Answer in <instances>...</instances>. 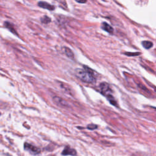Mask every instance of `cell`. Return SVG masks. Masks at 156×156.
I'll return each mask as SVG.
<instances>
[{
    "label": "cell",
    "instance_id": "1",
    "mask_svg": "<svg viewBox=\"0 0 156 156\" xmlns=\"http://www.w3.org/2000/svg\"><path fill=\"white\" fill-rule=\"evenodd\" d=\"M84 69L77 68L75 70V75L81 80L88 83H94L96 79L91 73L93 71L89 68L84 66Z\"/></svg>",
    "mask_w": 156,
    "mask_h": 156
},
{
    "label": "cell",
    "instance_id": "2",
    "mask_svg": "<svg viewBox=\"0 0 156 156\" xmlns=\"http://www.w3.org/2000/svg\"><path fill=\"white\" fill-rule=\"evenodd\" d=\"M99 88L101 93L107 97L110 103L114 105H116V101L112 94V90L109 85L106 82H102L99 85Z\"/></svg>",
    "mask_w": 156,
    "mask_h": 156
},
{
    "label": "cell",
    "instance_id": "3",
    "mask_svg": "<svg viewBox=\"0 0 156 156\" xmlns=\"http://www.w3.org/2000/svg\"><path fill=\"white\" fill-rule=\"evenodd\" d=\"M24 147L25 150L29 151L30 153H31L32 154H37L40 152V149L37 147H36L31 144L25 143Z\"/></svg>",
    "mask_w": 156,
    "mask_h": 156
},
{
    "label": "cell",
    "instance_id": "4",
    "mask_svg": "<svg viewBox=\"0 0 156 156\" xmlns=\"http://www.w3.org/2000/svg\"><path fill=\"white\" fill-rule=\"evenodd\" d=\"M52 100L54 101V102L58 106L60 107H68V103L63 99L61 98L60 97H58V96H54L52 98Z\"/></svg>",
    "mask_w": 156,
    "mask_h": 156
},
{
    "label": "cell",
    "instance_id": "5",
    "mask_svg": "<svg viewBox=\"0 0 156 156\" xmlns=\"http://www.w3.org/2000/svg\"><path fill=\"white\" fill-rule=\"evenodd\" d=\"M38 5L41 8L49 10H54L55 9V6L52 5L44 1H40L38 2Z\"/></svg>",
    "mask_w": 156,
    "mask_h": 156
},
{
    "label": "cell",
    "instance_id": "6",
    "mask_svg": "<svg viewBox=\"0 0 156 156\" xmlns=\"http://www.w3.org/2000/svg\"><path fill=\"white\" fill-rule=\"evenodd\" d=\"M76 154V151L74 149L71 148L69 146L65 147L63 151L62 152L63 155H75Z\"/></svg>",
    "mask_w": 156,
    "mask_h": 156
},
{
    "label": "cell",
    "instance_id": "7",
    "mask_svg": "<svg viewBox=\"0 0 156 156\" xmlns=\"http://www.w3.org/2000/svg\"><path fill=\"white\" fill-rule=\"evenodd\" d=\"M62 51L63 52V53L68 57H69V58L71 59H73L74 57V53L72 51V50L68 48V47H66V46H64L62 48Z\"/></svg>",
    "mask_w": 156,
    "mask_h": 156
},
{
    "label": "cell",
    "instance_id": "8",
    "mask_svg": "<svg viewBox=\"0 0 156 156\" xmlns=\"http://www.w3.org/2000/svg\"><path fill=\"white\" fill-rule=\"evenodd\" d=\"M101 29L109 34H112L113 32V28L106 22H103L101 24Z\"/></svg>",
    "mask_w": 156,
    "mask_h": 156
},
{
    "label": "cell",
    "instance_id": "9",
    "mask_svg": "<svg viewBox=\"0 0 156 156\" xmlns=\"http://www.w3.org/2000/svg\"><path fill=\"white\" fill-rule=\"evenodd\" d=\"M4 27H5L7 29H9L11 32H12L13 34H14L16 35H18V33L16 32V30L15 29V27L13 25V24H12L11 23L9 22V21H5L4 23Z\"/></svg>",
    "mask_w": 156,
    "mask_h": 156
},
{
    "label": "cell",
    "instance_id": "10",
    "mask_svg": "<svg viewBox=\"0 0 156 156\" xmlns=\"http://www.w3.org/2000/svg\"><path fill=\"white\" fill-rule=\"evenodd\" d=\"M59 86L60 87V88H62L65 92H66V93H69L70 94H71V88H69V85H68L67 84L63 83V82H60L59 83Z\"/></svg>",
    "mask_w": 156,
    "mask_h": 156
},
{
    "label": "cell",
    "instance_id": "11",
    "mask_svg": "<svg viewBox=\"0 0 156 156\" xmlns=\"http://www.w3.org/2000/svg\"><path fill=\"white\" fill-rule=\"evenodd\" d=\"M141 43L143 46L147 49H150L153 46V43L150 41H143Z\"/></svg>",
    "mask_w": 156,
    "mask_h": 156
},
{
    "label": "cell",
    "instance_id": "12",
    "mask_svg": "<svg viewBox=\"0 0 156 156\" xmlns=\"http://www.w3.org/2000/svg\"><path fill=\"white\" fill-rule=\"evenodd\" d=\"M40 21L42 23L48 24L49 23L51 22V18L49 17H48V16H46V15H44L43 16H42L40 18Z\"/></svg>",
    "mask_w": 156,
    "mask_h": 156
},
{
    "label": "cell",
    "instance_id": "13",
    "mask_svg": "<svg viewBox=\"0 0 156 156\" xmlns=\"http://www.w3.org/2000/svg\"><path fill=\"white\" fill-rule=\"evenodd\" d=\"M98 127V126L95 124H88L87 126V128L90 130H94L95 129H96Z\"/></svg>",
    "mask_w": 156,
    "mask_h": 156
},
{
    "label": "cell",
    "instance_id": "14",
    "mask_svg": "<svg viewBox=\"0 0 156 156\" xmlns=\"http://www.w3.org/2000/svg\"><path fill=\"white\" fill-rule=\"evenodd\" d=\"M126 55H129V56H132V55H140V52H126L125 53Z\"/></svg>",
    "mask_w": 156,
    "mask_h": 156
},
{
    "label": "cell",
    "instance_id": "15",
    "mask_svg": "<svg viewBox=\"0 0 156 156\" xmlns=\"http://www.w3.org/2000/svg\"><path fill=\"white\" fill-rule=\"evenodd\" d=\"M76 2H79V3H85L87 1H76Z\"/></svg>",
    "mask_w": 156,
    "mask_h": 156
},
{
    "label": "cell",
    "instance_id": "16",
    "mask_svg": "<svg viewBox=\"0 0 156 156\" xmlns=\"http://www.w3.org/2000/svg\"><path fill=\"white\" fill-rule=\"evenodd\" d=\"M48 156H55V155H48Z\"/></svg>",
    "mask_w": 156,
    "mask_h": 156
}]
</instances>
